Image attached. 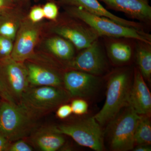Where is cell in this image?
<instances>
[{
	"label": "cell",
	"instance_id": "3957f363",
	"mask_svg": "<svg viewBox=\"0 0 151 151\" xmlns=\"http://www.w3.org/2000/svg\"><path fill=\"white\" fill-rule=\"evenodd\" d=\"M140 117V115L128 105L108 124L109 143L113 150H133L135 130Z\"/></svg>",
	"mask_w": 151,
	"mask_h": 151
},
{
	"label": "cell",
	"instance_id": "ffe728a7",
	"mask_svg": "<svg viewBox=\"0 0 151 151\" xmlns=\"http://www.w3.org/2000/svg\"><path fill=\"white\" fill-rule=\"evenodd\" d=\"M137 41L136 57L139 70L143 78L150 80L151 76V44L140 41Z\"/></svg>",
	"mask_w": 151,
	"mask_h": 151
},
{
	"label": "cell",
	"instance_id": "cb8c5ba5",
	"mask_svg": "<svg viewBox=\"0 0 151 151\" xmlns=\"http://www.w3.org/2000/svg\"><path fill=\"white\" fill-rule=\"evenodd\" d=\"M70 106L72 109V113L76 115H84L88 111V105L87 102L82 99L73 100Z\"/></svg>",
	"mask_w": 151,
	"mask_h": 151
},
{
	"label": "cell",
	"instance_id": "603a6c76",
	"mask_svg": "<svg viewBox=\"0 0 151 151\" xmlns=\"http://www.w3.org/2000/svg\"><path fill=\"white\" fill-rule=\"evenodd\" d=\"M42 9L45 18L53 21L57 20L59 11L56 4L52 2H49L44 6Z\"/></svg>",
	"mask_w": 151,
	"mask_h": 151
},
{
	"label": "cell",
	"instance_id": "f1b7e54d",
	"mask_svg": "<svg viewBox=\"0 0 151 151\" xmlns=\"http://www.w3.org/2000/svg\"><path fill=\"white\" fill-rule=\"evenodd\" d=\"M8 147V140L0 134V151H5Z\"/></svg>",
	"mask_w": 151,
	"mask_h": 151
},
{
	"label": "cell",
	"instance_id": "8fae6325",
	"mask_svg": "<svg viewBox=\"0 0 151 151\" xmlns=\"http://www.w3.org/2000/svg\"><path fill=\"white\" fill-rule=\"evenodd\" d=\"M63 82L70 95L88 98L96 92L100 81L97 76L80 70H73L65 73Z\"/></svg>",
	"mask_w": 151,
	"mask_h": 151
},
{
	"label": "cell",
	"instance_id": "5bb4252c",
	"mask_svg": "<svg viewBox=\"0 0 151 151\" xmlns=\"http://www.w3.org/2000/svg\"><path fill=\"white\" fill-rule=\"evenodd\" d=\"M59 2L63 5L81 7L89 13L108 18L125 26L144 30L142 24L125 19L115 15L104 8L99 2V0H59Z\"/></svg>",
	"mask_w": 151,
	"mask_h": 151
},
{
	"label": "cell",
	"instance_id": "4dcf8cb0",
	"mask_svg": "<svg viewBox=\"0 0 151 151\" xmlns=\"http://www.w3.org/2000/svg\"><path fill=\"white\" fill-rule=\"evenodd\" d=\"M6 89L5 86L4 85L0 76V92H1L2 94H4L5 96H7V92H6Z\"/></svg>",
	"mask_w": 151,
	"mask_h": 151
},
{
	"label": "cell",
	"instance_id": "ac0fdd59",
	"mask_svg": "<svg viewBox=\"0 0 151 151\" xmlns=\"http://www.w3.org/2000/svg\"><path fill=\"white\" fill-rule=\"evenodd\" d=\"M49 51L58 58L64 60H72L75 53V47L64 38L56 35L50 37L45 42Z\"/></svg>",
	"mask_w": 151,
	"mask_h": 151
},
{
	"label": "cell",
	"instance_id": "9c48e42d",
	"mask_svg": "<svg viewBox=\"0 0 151 151\" xmlns=\"http://www.w3.org/2000/svg\"><path fill=\"white\" fill-rule=\"evenodd\" d=\"M80 51L75 58L69 61V67L97 76L105 73L107 63L98 39Z\"/></svg>",
	"mask_w": 151,
	"mask_h": 151
},
{
	"label": "cell",
	"instance_id": "6da1fadb",
	"mask_svg": "<svg viewBox=\"0 0 151 151\" xmlns=\"http://www.w3.org/2000/svg\"><path fill=\"white\" fill-rule=\"evenodd\" d=\"M65 8L68 15L84 22L100 37L131 39L151 44V35L144 30L122 25L108 18L89 13L81 7L65 6Z\"/></svg>",
	"mask_w": 151,
	"mask_h": 151
},
{
	"label": "cell",
	"instance_id": "5b68a950",
	"mask_svg": "<svg viewBox=\"0 0 151 151\" xmlns=\"http://www.w3.org/2000/svg\"><path fill=\"white\" fill-rule=\"evenodd\" d=\"M56 132L71 137L80 145L96 151L104 149L103 131L94 117L53 128Z\"/></svg>",
	"mask_w": 151,
	"mask_h": 151
},
{
	"label": "cell",
	"instance_id": "4316f807",
	"mask_svg": "<svg viewBox=\"0 0 151 151\" xmlns=\"http://www.w3.org/2000/svg\"><path fill=\"white\" fill-rule=\"evenodd\" d=\"M72 113V109L70 105H63L58 108L56 112L58 117L60 119H64L68 117Z\"/></svg>",
	"mask_w": 151,
	"mask_h": 151
},
{
	"label": "cell",
	"instance_id": "d6986e66",
	"mask_svg": "<svg viewBox=\"0 0 151 151\" xmlns=\"http://www.w3.org/2000/svg\"><path fill=\"white\" fill-rule=\"evenodd\" d=\"M34 140L36 145L44 151L57 150L65 142L63 134L56 132L53 128L39 132Z\"/></svg>",
	"mask_w": 151,
	"mask_h": 151
},
{
	"label": "cell",
	"instance_id": "f546056e",
	"mask_svg": "<svg viewBox=\"0 0 151 151\" xmlns=\"http://www.w3.org/2000/svg\"><path fill=\"white\" fill-rule=\"evenodd\" d=\"M134 151H150L151 147L150 145H137V147L133 148Z\"/></svg>",
	"mask_w": 151,
	"mask_h": 151
},
{
	"label": "cell",
	"instance_id": "484cf974",
	"mask_svg": "<svg viewBox=\"0 0 151 151\" xmlns=\"http://www.w3.org/2000/svg\"><path fill=\"white\" fill-rule=\"evenodd\" d=\"M10 151H31L32 149L25 142L22 140H19L9 147Z\"/></svg>",
	"mask_w": 151,
	"mask_h": 151
},
{
	"label": "cell",
	"instance_id": "7402d4cb",
	"mask_svg": "<svg viewBox=\"0 0 151 151\" xmlns=\"http://www.w3.org/2000/svg\"><path fill=\"white\" fill-rule=\"evenodd\" d=\"M14 41L10 39L0 35V58L10 56L13 49Z\"/></svg>",
	"mask_w": 151,
	"mask_h": 151
},
{
	"label": "cell",
	"instance_id": "7a4b0ae2",
	"mask_svg": "<svg viewBox=\"0 0 151 151\" xmlns=\"http://www.w3.org/2000/svg\"><path fill=\"white\" fill-rule=\"evenodd\" d=\"M132 84L131 72L128 69H119L111 73L108 78L105 104L94 116L101 126L109 124L128 105Z\"/></svg>",
	"mask_w": 151,
	"mask_h": 151
},
{
	"label": "cell",
	"instance_id": "d4e9b609",
	"mask_svg": "<svg viewBox=\"0 0 151 151\" xmlns=\"http://www.w3.org/2000/svg\"><path fill=\"white\" fill-rule=\"evenodd\" d=\"M30 21L34 23H38L44 18L42 7L40 6H35L31 9L27 17Z\"/></svg>",
	"mask_w": 151,
	"mask_h": 151
},
{
	"label": "cell",
	"instance_id": "2e32d148",
	"mask_svg": "<svg viewBox=\"0 0 151 151\" xmlns=\"http://www.w3.org/2000/svg\"><path fill=\"white\" fill-rule=\"evenodd\" d=\"M24 17L22 11L15 6L0 15V35L14 42Z\"/></svg>",
	"mask_w": 151,
	"mask_h": 151
},
{
	"label": "cell",
	"instance_id": "4fadbf2b",
	"mask_svg": "<svg viewBox=\"0 0 151 151\" xmlns=\"http://www.w3.org/2000/svg\"><path fill=\"white\" fill-rule=\"evenodd\" d=\"M111 9L122 12L130 17L145 23L151 21L148 0H99Z\"/></svg>",
	"mask_w": 151,
	"mask_h": 151
},
{
	"label": "cell",
	"instance_id": "1f68e13d",
	"mask_svg": "<svg viewBox=\"0 0 151 151\" xmlns=\"http://www.w3.org/2000/svg\"><path fill=\"white\" fill-rule=\"evenodd\" d=\"M24 1V0H12L14 3H17L19 2H21L22 1Z\"/></svg>",
	"mask_w": 151,
	"mask_h": 151
},
{
	"label": "cell",
	"instance_id": "30bf717a",
	"mask_svg": "<svg viewBox=\"0 0 151 151\" xmlns=\"http://www.w3.org/2000/svg\"><path fill=\"white\" fill-rule=\"evenodd\" d=\"M24 63L19 62L10 56L1 58V71L5 86L8 92L17 97H22L28 89L27 69Z\"/></svg>",
	"mask_w": 151,
	"mask_h": 151
},
{
	"label": "cell",
	"instance_id": "8992f818",
	"mask_svg": "<svg viewBox=\"0 0 151 151\" xmlns=\"http://www.w3.org/2000/svg\"><path fill=\"white\" fill-rule=\"evenodd\" d=\"M21 99L22 106L33 115L56 108L66 102L69 96L58 87L41 86L27 89Z\"/></svg>",
	"mask_w": 151,
	"mask_h": 151
},
{
	"label": "cell",
	"instance_id": "44dd1931",
	"mask_svg": "<svg viewBox=\"0 0 151 151\" xmlns=\"http://www.w3.org/2000/svg\"><path fill=\"white\" fill-rule=\"evenodd\" d=\"M135 145H150L151 144V123L150 116L140 115L135 130Z\"/></svg>",
	"mask_w": 151,
	"mask_h": 151
},
{
	"label": "cell",
	"instance_id": "277c9868",
	"mask_svg": "<svg viewBox=\"0 0 151 151\" xmlns=\"http://www.w3.org/2000/svg\"><path fill=\"white\" fill-rule=\"evenodd\" d=\"M32 116L22 105L4 102L0 105V134L8 141L23 137L31 129Z\"/></svg>",
	"mask_w": 151,
	"mask_h": 151
},
{
	"label": "cell",
	"instance_id": "9a60e30c",
	"mask_svg": "<svg viewBox=\"0 0 151 151\" xmlns=\"http://www.w3.org/2000/svg\"><path fill=\"white\" fill-rule=\"evenodd\" d=\"M29 83L39 86L59 87L62 84L59 75L40 65L29 63L26 65Z\"/></svg>",
	"mask_w": 151,
	"mask_h": 151
},
{
	"label": "cell",
	"instance_id": "ba28073f",
	"mask_svg": "<svg viewBox=\"0 0 151 151\" xmlns=\"http://www.w3.org/2000/svg\"><path fill=\"white\" fill-rule=\"evenodd\" d=\"M42 29L41 22L34 23L24 17L14 40L11 58L22 63L33 58Z\"/></svg>",
	"mask_w": 151,
	"mask_h": 151
},
{
	"label": "cell",
	"instance_id": "e0dca14e",
	"mask_svg": "<svg viewBox=\"0 0 151 151\" xmlns=\"http://www.w3.org/2000/svg\"><path fill=\"white\" fill-rule=\"evenodd\" d=\"M113 38L107 44L108 56L112 62L116 64H124L129 62L133 54L132 45L124 41Z\"/></svg>",
	"mask_w": 151,
	"mask_h": 151
},
{
	"label": "cell",
	"instance_id": "52a82bcc",
	"mask_svg": "<svg viewBox=\"0 0 151 151\" xmlns=\"http://www.w3.org/2000/svg\"><path fill=\"white\" fill-rule=\"evenodd\" d=\"M71 17L72 19L54 24L51 32L69 41L78 50L86 48L98 39L100 36L93 29L80 20Z\"/></svg>",
	"mask_w": 151,
	"mask_h": 151
},
{
	"label": "cell",
	"instance_id": "83f0119b",
	"mask_svg": "<svg viewBox=\"0 0 151 151\" xmlns=\"http://www.w3.org/2000/svg\"><path fill=\"white\" fill-rule=\"evenodd\" d=\"M14 7L12 0H0V15Z\"/></svg>",
	"mask_w": 151,
	"mask_h": 151
},
{
	"label": "cell",
	"instance_id": "7c38bea8",
	"mask_svg": "<svg viewBox=\"0 0 151 151\" xmlns=\"http://www.w3.org/2000/svg\"><path fill=\"white\" fill-rule=\"evenodd\" d=\"M128 105L139 115H148L151 111V94L145 78L138 69H135L131 85Z\"/></svg>",
	"mask_w": 151,
	"mask_h": 151
}]
</instances>
